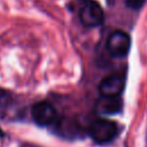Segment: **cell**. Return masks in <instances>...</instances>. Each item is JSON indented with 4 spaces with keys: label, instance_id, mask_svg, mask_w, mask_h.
I'll list each match as a JSON object with an SVG mask.
<instances>
[{
    "label": "cell",
    "instance_id": "277c9868",
    "mask_svg": "<svg viewBox=\"0 0 147 147\" xmlns=\"http://www.w3.org/2000/svg\"><path fill=\"white\" fill-rule=\"evenodd\" d=\"M31 116L36 124L40 126H48L55 122L56 110L52 103L47 101H39L32 106Z\"/></svg>",
    "mask_w": 147,
    "mask_h": 147
},
{
    "label": "cell",
    "instance_id": "8992f818",
    "mask_svg": "<svg viewBox=\"0 0 147 147\" xmlns=\"http://www.w3.org/2000/svg\"><path fill=\"white\" fill-rule=\"evenodd\" d=\"M123 102L119 96H101L95 105L96 110L103 115L117 114L122 110Z\"/></svg>",
    "mask_w": 147,
    "mask_h": 147
},
{
    "label": "cell",
    "instance_id": "6da1fadb",
    "mask_svg": "<svg viewBox=\"0 0 147 147\" xmlns=\"http://www.w3.org/2000/svg\"><path fill=\"white\" fill-rule=\"evenodd\" d=\"M118 133V125L117 123L106 119V118H98L93 121L88 127V134L92 140L96 144H108L115 139Z\"/></svg>",
    "mask_w": 147,
    "mask_h": 147
},
{
    "label": "cell",
    "instance_id": "52a82bcc",
    "mask_svg": "<svg viewBox=\"0 0 147 147\" xmlns=\"http://www.w3.org/2000/svg\"><path fill=\"white\" fill-rule=\"evenodd\" d=\"M146 0H125V6L133 10H139L144 5Z\"/></svg>",
    "mask_w": 147,
    "mask_h": 147
},
{
    "label": "cell",
    "instance_id": "5b68a950",
    "mask_svg": "<svg viewBox=\"0 0 147 147\" xmlns=\"http://www.w3.org/2000/svg\"><path fill=\"white\" fill-rule=\"evenodd\" d=\"M125 85V79L122 75H110L105 77L99 84L101 96H119Z\"/></svg>",
    "mask_w": 147,
    "mask_h": 147
},
{
    "label": "cell",
    "instance_id": "7a4b0ae2",
    "mask_svg": "<svg viewBox=\"0 0 147 147\" xmlns=\"http://www.w3.org/2000/svg\"><path fill=\"white\" fill-rule=\"evenodd\" d=\"M79 18L82 24L87 28L98 26L103 22V9L100 3L94 0H83V5L79 9Z\"/></svg>",
    "mask_w": 147,
    "mask_h": 147
},
{
    "label": "cell",
    "instance_id": "3957f363",
    "mask_svg": "<svg viewBox=\"0 0 147 147\" xmlns=\"http://www.w3.org/2000/svg\"><path fill=\"white\" fill-rule=\"evenodd\" d=\"M106 47L110 55L115 57H124L130 51L131 38L126 32L122 30L113 31L107 39Z\"/></svg>",
    "mask_w": 147,
    "mask_h": 147
}]
</instances>
